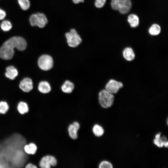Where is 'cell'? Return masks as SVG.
<instances>
[{
  "mask_svg": "<svg viewBox=\"0 0 168 168\" xmlns=\"http://www.w3.org/2000/svg\"><path fill=\"white\" fill-rule=\"evenodd\" d=\"M68 46L71 48L77 47L82 42V38L76 30L72 28L64 34Z\"/></svg>",
  "mask_w": 168,
  "mask_h": 168,
  "instance_id": "2",
  "label": "cell"
},
{
  "mask_svg": "<svg viewBox=\"0 0 168 168\" xmlns=\"http://www.w3.org/2000/svg\"><path fill=\"white\" fill-rule=\"evenodd\" d=\"M161 29L160 26L157 24H153L149 30V32L152 35H157L160 32Z\"/></svg>",
  "mask_w": 168,
  "mask_h": 168,
  "instance_id": "20",
  "label": "cell"
},
{
  "mask_svg": "<svg viewBox=\"0 0 168 168\" xmlns=\"http://www.w3.org/2000/svg\"><path fill=\"white\" fill-rule=\"evenodd\" d=\"M36 145L33 142H30L25 145L23 147L24 152L28 155L35 154L37 150Z\"/></svg>",
  "mask_w": 168,
  "mask_h": 168,
  "instance_id": "12",
  "label": "cell"
},
{
  "mask_svg": "<svg viewBox=\"0 0 168 168\" xmlns=\"http://www.w3.org/2000/svg\"><path fill=\"white\" fill-rule=\"evenodd\" d=\"M29 20L31 26H38L40 28H44L48 23L46 15L43 12H37L32 14Z\"/></svg>",
  "mask_w": 168,
  "mask_h": 168,
  "instance_id": "3",
  "label": "cell"
},
{
  "mask_svg": "<svg viewBox=\"0 0 168 168\" xmlns=\"http://www.w3.org/2000/svg\"><path fill=\"white\" fill-rule=\"evenodd\" d=\"M9 106L7 103L5 101L0 102V114H4L9 110Z\"/></svg>",
  "mask_w": 168,
  "mask_h": 168,
  "instance_id": "22",
  "label": "cell"
},
{
  "mask_svg": "<svg viewBox=\"0 0 168 168\" xmlns=\"http://www.w3.org/2000/svg\"><path fill=\"white\" fill-rule=\"evenodd\" d=\"M5 75L11 80H13L18 75L17 69L12 66L7 67L6 68Z\"/></svg>",
  "mask_w": 168,
  "mask_h": 168,
  "instance_id": "11",
  "label": "cell"
},
{
  "mask_svg": "<svg viewBox=\"0 0 168 168\" xmlns=\"http://www.w3.org/2000/svg\"><path fill=\"white\" fill-rule=\"evenodd\" d=\"M57 161L53 156L47 155L43 157L39 162V166L41 168H50L56 165Z\"/></svg>",
  "mask_w": 168,
  "mask_h": 168,
  "instance_id": "7",
  "label": "cell"
},
{
  "mask_svg": "<svg viewBox=\"0 0 168 168\" xmlns=\"http://www.w3.org/2000/svg\"><path fill=\"white\" fill-rule=\"evenodd\" d=\"M111 5L112 8L118 10L122 14L127 13L132 7L131 0H111Z\"/></svg>",
  "mask_w": 168,
  "mask_h": 168,
  "instance_id": "4",
  "label": "cell"
},
{
  "mask_svg": "<svg viewBox=\"0 0 168 168\" xmlns=\"http://www.w3.org/2000/svg\"><path fill=\"white\" fill-rule=\"evenodd\" d=\"M106 0H95L94 2L95 7L97 8L103 7L105 5Z\"/></svg>",
  "mask_w": 168,
  "mask_h": 168,
  "instance_id": "24",
  "label": "cell"
},
{
  "mask_svg": "<svg viewBox=\"0 0 168 168\" xmlns=\"http://www.w3.org/2000/svg\"><path fill=\"white\" fill-rule=\"evenodd\" d=\"M0 27L1 29L3 31H7L11 29L12 25L10 21L7 20H5L1 22L0 24Z\"/></svg>",
  "mask_w": 168,
  "mask_h": 168,
  "instance_id": "21",
  "label": "cell"
},
{
  "mask_svg": "<svg viewBox=\"0 0 168 168\" xmlns=\"http://www.w3.org/2000/svg\"><path fill=\"white\" fill-rule=\"evenodd\" d=\"M18 3L21 8L23 10L28 9L30 7L29 0H18Z\"/></svg>",
  "mask_w": 168,
  "mask_h": 168,
  "instance_id": "23",
  "label": "cell"
},
{
  "mask_svg": "<svg viewBox=\"0 0 168 168\" xmlns=\"http://www.w3.org/2000/svg\"><path fill=\"white\" fill-rule=\"evenodd\" d=\"M161 133L156 134L155 136V138L153 141L154 143L159 147H163L164 142L167 141V138L166 136H163L161 137Z\"/></svg>",
  "mask_w": 168,
  "mask_h": 168,
  "instance_id": "15",
  "label": "cell"
},
{
  "mask_svg": "<svg viewBox=\"0 0 168 168\" xmlns=\"http://www.w3.org/2000/svg\"><path fill=\"white\" fill-rule=\"evenodd\" d=\"M114 96L105 89L101 91L99 94V103L101 106L104 108L111 107L114 102Z\"/></svg>",
  "mask_w": 168,
  "mask_h": 168,
  "instance_id": "5",
  "label": "cell"
},
{
  "mask_svg": "<svg viewBox=\"0 0 168 168\" xmlns=\"http://www.w3.org/2000/svg\"><path fill=\"white\" fill-rule=\"evenodd\" d=\"M39 91L43 93H47L51 90L49 84L47 81H42L40 82L38 86Z\"/></svg>",
  "mask_w": 168,
  "mask_h": 168,
  "instance_id": "13",
  "label": "cell"
},
{
  "mask_svg": "<svg viewBox=\"0 0 168 168\" xmlns=\"http://www.w3.org/2000/svg\"><path fill=\"white\" fill-rule=\"evenodd\" d=\"M128 21L132 28L138 26L139 23V18L138 16L134 14H131L128 16Z\"/></svg>",
  "mask_w": 168,
  "mask_h": 168,
  "instance_id": "18",
  "label": "cell"
},
{
  "mask_svg": "<svg viewBox=\"0 0 168 168\" xmlns=\"http://www.w3.org/2000/svg\"><path fill=\"white\" fill-rule=\"evenodd\" d=\"M17 109L19 113L21 115L24 114L29 111L28 105L23 101H20L18 104Z\"/></svg>",
  "mask_w": 168,
  "mask_h": 168,
  "instance_id": "17",
  "label": "cell"
},
{
  "mask_svg": "<svg viewBox=\"0 0 168 168\" xmlns=\"http://www.w3.org/2000/svg\"><path fill=\"white\" fill-rule=\"evenodd\" d=\"M19 87L23 91L28 92L33 88V82L31 79L28 77L24 78L20 82Z\"/></svg>",
  "mask_w": 168,
  "mask_h": 168,
  "instance_id": "9",
  "label": "cell"
},
{
  "mask_svg": "<svg viewBox=\"0 0 168 168\" xmlns=\"http://www.w3.org/2000/svg\"><path fill=\"white\" fill-rule=\"evenodd\" d=\"M26 46V41L23 38L20 36L12 37L5 41L0 48V57L4 60L11 59L14 55V48L23 51Z\"/></svg>",
  "mask_w": 168,
  "mask_h": 168,
  "instance_id": "1",
  "label": "cell"
},
{
  "mask_svg": "<svg viewBox=\"0 0 168 168\" xmlns=\"http://www.w3.org/2000/svg\"><path fill=\"white\" fill-rule=\"evenodd\" d=\"M85 0H72V2L75 4H78L80 3H83Z\"/></svg>",
  "mask_w": 168,
  "mask_h": 168,
  "instance_id": "28",
  "label": "cell"
},
{
  "mask_svg": "<svg viewBox=\"0 0 168 168\" xmlns=\"http://www.w3.org/2000/svg\"><path fill=\"white\" fill-rule=\"evenodd\" d=\"M6 15L5 11L0 8V20H3L5 17Z\"/></svg>",
  "mask_w": 168,
  "mask_h": 168,
  "instance_id": "26",
  "label": "cell"
},
{
  "mask_svg": "<svg viewBox=\"0 0 168 168\" xmlns=\"http://www.w3.org/2000/svg\"><path fill=\"white\" fill-rule=\"evenodd\" d=\"M92 132L97 137L102 136L104 133L103 128L98 124L95 125L92 128Z\"/></svg>",
  "mask_w": 168,
  "mask_h": 168,
  "instance_id": "19",
  "label": "cell"
},
{
  "mask_svg": "<svg viewBox=\"0 0 168 168\" xmlns=\"http://www.w3.org/2000/svg\"><path fill=\"white\" fill-rule=\"evenodd\" d=\"M79 124L77 122H74L70 124L68 128V131L70 137L73 139L77 138V131L80 128Z\"/></svg>",
  "mask_w": 168,
  "mask_h": 168,
  "instance_id": "10",
  "label": "cell"
},
{
  "mask_svg": "<svg viewBox=\"0 0 168 168\" xmlns=\"http://www.w3.org/2000/svg\"><path fill=\"white\" fill-rule=\"evenodd\" d=\"M26 168H36L37 167V166L34 164L31 163H28L25 166Z\"/></svg>",
  "mask_w": 168,
  "mask_h": 168,
  "instance_id": "27",
  "label": "cell"
},
{
  "mask_svg": "<svg viewBox=\"0 0 168 168\" xmlns=\"http://www.w3.org/2000/svg\"><path fill=\"white\" fill-rule=\"evenodd\" d=\"M99 168H112L113 166L110 162L104 161L101 162L99 165Z\"/></svg>",
  "mask_w": 168,
  "mask_h": 168,
  "instance_id": "25",
  "label": "cell"
},
{
  "mask_svg": "<svg viewBox=\"0 0 168 168\" xmlns=\"http://www.w3.org/2000/svg\"><path fill=\"white\" fill-rule=\"evenodd\" d=\"M123 86V84L122 82L111 79L106 85L105 89L110 93L113 94L117 93L119 89Z\"/></svg>",
  "mask_w": 168,
  "mask_h": 168,
  "instance_id": "8",
  "label": "cell"
},
{
  "mask_svg": "<svg viewBox=\"0 0 168 168\" xmlns=\"http://www.w3.org/2000/svg\"><path fill=\"white\" fill-rule=\"evenodd\" d=\"M123 55L124 58L127 61H131L133 60L135 58V54L131 48H125L123 52Z\"/></svg>",
  "mask_w": 168,
  "mask_h": 168,
  "instance_id": "16",
  "label": "cell"
},
{
  "mask_svg": "<svg viewBox=\"0 0 168 168\" xmlns=\"http://www.w3.org/2000/svg\"><path fill=\"white\" fill-rule=\"evenodd\" d=\"M74 84L68 80L65 82L61 86L62 91L65 93H70L74 88Z\"/></svg>",
  "mask_w": 168,
  "mask_h": 168,
  "instance_id": "14",
  "label": "cell"
},
{
  "mask_svg": "<svg viewBox=\"0 0 168 168\" xmlns=\"http://www.w3.org/2000/svg\"><path fill=\"white\" fill-rule=\"evenodd\" d=\"M38 64L39 67L41 70L48 71L52 68L53 67V59L52 57L49 55H42L38 59Z\"/></svg>",
  "mask_w": 168,
  "mask_h": 168,
  "instance_id": "6",
  "label": "cell"
}]
</instances>
